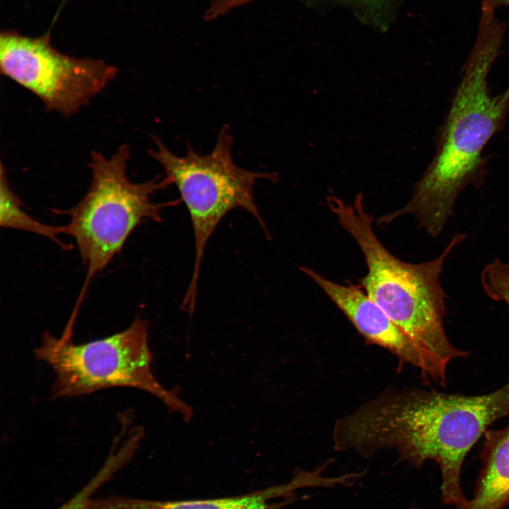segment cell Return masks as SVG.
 <instances>
[{
  "label": "cell",
  "instance_id": "14",
  "mask_svg": "<svg viewBox=\"0 0 509 509\" xmlns=\"http://www.w3.org/2000/svg\"><path fill=\"white\" fill-rule=\"evenodd\" d=\"M340 1L353 5L357 8L362 9L364 13L378 18L384 13L387 11V8L391 4L392 0H339Z\"/></svg>",
  "mask_w": 509,
  "mask_h": 509
},
{
  "label": "cell",
  "instance_id": "8",
  "mask_svg": "<svg viewBox=\"0 0 509 509\" xmlns=\"http://www.w3.org/2000/svg\"><path fill=\"white\" fill-rule=\"evenodd\" d=\"M300 269L324 291L367 341L388 351L400 364L413 366L426 377V363L415 344L359 285L339 284L310 268L300 267Z\"/></svg>",
  "mask_w": 509,
  "mask_h": 509
},
{
  "label": "cell",
  "instance_id": "6",
  "mask_svg": "<svg viewBox=\"0 0 509 509\" xmlns=\"http://www.w3.org/2000/svg\"><path fill=\"white\" fill-rule=\"evenodd\" d=\"M71 337L72 330L66 329L60 337L46 332L35 350L36 357L55 373V398L110 387H131L156 397L185 421L192 418V408L177 390L164 387L153 375L148 325L140 316L124 330L103 339L77 344Z\"/></svg>",
  "mask_w": 509,
  "mask_h": 509
},
{
  "label": "cell",
  "instance_id": "12",
  "mask_svg": "<svg viewBox=\"0 0 509 509\" xmlns=\"http://www.w3.org/2000/svg\"><path fill=\"white\" fill-rule=\"evenodd\" d=\"M480 279L486 296L509 308V263L496 258L484 267Z\"/></svg>",
  "mask_w": 509,
  "mask_h": 509
},
{
  "label": "cell",
  "instance_id": "4",
  "mask_svg": "<svg viewBox=\"0 0 509 509\" xmlns=\"http://www.w3.org/2000/svg\"><path fill=\"white\" fill-rule=\"evenodd\" d=\"M155 148L148 153L163 168L170 185H175L188 211L194 237L195 255L192 274L181 308L192 314L198 291L200 268L208 240L223 217L241 208L257 221L266 236L269 232L256 204L254 187L259 180L274 182V172H259L238 166L232 156L233 137L227 125L218 136L213 150L197 153L188 145L185 155L174 154L156 136Z\"/></svg>",
  "mask_w": 509,
  "mask_h": 509
},
{
  "label": "cell",
  "instance_id": "1",
  "mask_svg": "<svg viewBox=\"0 0 509 509\" xmlns=\"http://www.w3.org/2000/svg\"><path fill=\"white\" fill-rule=\"evenodd\" d=\"M509 414V382L487 394H448L387 388L335 421L333 447L368 459L394 450L414 467L435 461L445 504L462 503L461 470L469 451L496 421Z\"/></svg>",
  "mask_w": 509,
  "mask_h": 509
},
{
  "label": "cell",
  "instance_id": "9",
  "mask_svg": "<svg viewBox=\"0 0 509 509\" xmlns=\"http://www.w3.org/2000/svg\"><path fill=\"white\" fill-rule=\"evenodd\" d=\"M302 487L296 477L288 483L250 493L218 498L156 501L112 496L93 498L87 509H284L287 502L276 501Z\"/></svg>",
  "mask_w": 509,
  "mask_h": 509
},
{
  "label": "cell",
  "instance_id": "15",
  "mask_svg": "<svg viewBox=\"0 0 509 509\" xmlns=\"http://www.w3.org/2000/svg\"><path fill=\"white\" fill-rule=\"evenodd\" d=\"M481 11H495L501 6H509V0H481Z\"/></svg>",
  "mask_w": 509,
  "mask_h": 509
},
{
  "label": "cell",
  "instance_id": "10",
  "mask_svg": "<svg viewBox=\"0 0 509 509\" xmlns=\"http://www.w3.org/2000/svg\"><path fill=\"white\" fill-rule=\"evenodd\" d=\"M474 496L457 509H503L509 504V426L486 430Z\"/></svg>",
  "mask_w": 509,
  "mask_h": 509
},
{
  "label": "cell",
  "instance_id": "7",
  "mask_svg": "<svg viewBox=\"0 0 509 509\" xmlns=\"http://www.w3.org/2000/svg\"><path fill=\"white\" fill-rule=\"evenodd\" d=\"M1 74L37 96L48 111L68 117L86 106L117 75L101 59L63 54L49 35L30 37L13 32L0 37Z\"/></svg>",
  "mask_w": 509,
  "mask_h": 509
},
{
  "label": "cell",
  "instance_id": "13",
  "mask_svg": "<svg viewBox=\"0 0 509 509\" xmlns=\"http://www.w3.org/2000/svg\"><path fill=\"white\" fill-rule=\"evenodd\" d=\"M120 468L112 459H107L103 467L79 491L57 509H83L96 491Z\"/></svg>",
  "mask_w": 509,
  "mask_h": 509
},
{
  "label": "cell",
  "instance_id": "2",
  "mask_svg": "<svg viewBox=\"0 0 509 509\" xmlns=\"http://www.w3.org/2000/svg\"><path fill=\"white\" fill-rule=\"evenodd\" d=\"M505 30L496 18H481L474 45L438 130L434 156L415 183L409 201L382 216V225L412 215L429 235L437 238L452 216L461 192L469 185L481 187L487 165L484 150L503 129L509 112V84L496 95H491L488 85Z\"/></svg>",
  "mask_w": 509,
  "mask_h": 509
},
{
  "label": "cell",
  "instance_id": "5",
  "mask_svg": "<svg viewBox=\"0 0 509 509\" xmlns=\"http://www.w3.org/2000/svg\"><path fill=\"white\" fill-rule=\"evenodd\" d=\"M130 147L124 144L110 157L96 151L90 153L88 164L90 185L85 196L74 207L63 211L69 221L65 234L71 236L87 268L81 293L83 296L89 282L103 270L123 248L131 233L146 221H160L165 204L152 201L158 191L170 185L165 177L136 183L127 173Z\"/></svg>",
  "mask_w": 509,
  "mask_h": 509
},
{
  "label": "cell",
  "instance_id": "11",
  "mask_svg": "<svg viewBox=\"0 0 509 509\" xmlns=\"http://www.w3.org/2000/svg\"><path fill=\"white\" fill-rule=\"evenodd\" d=\"M0 226L46 237L61 247L69 249L59 235L65 234L64 226L48 225L33 218L23 209L20 197L12 190L3 163L0 167Z\"/></svg>",
  "mask_w": 509,
  "mask_h": 509
},
{
  "label": "cell",
  "instance_id": "3",
  "mask_svg": "<svg viewBox=\"0 0 509 509\" xmlns=\"http://www.w3.org/2000/svg\"><path fill=\"white\" fill-rule=\"evenodd\" d=\"M329 210L361 250L367 267L359 286L415 344L426 365V378L445 385L448 363L469 353L455 348L444 329L447 297L440 282L446 258L465 238L455 234L440 255L419 264L394 256L377 237L363 192L351 203L335 195L326 199Z\"/></svg>",
  "mask_w": 509,
  "mask_h": 509
}]
</instances>
